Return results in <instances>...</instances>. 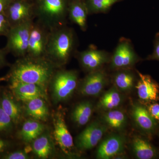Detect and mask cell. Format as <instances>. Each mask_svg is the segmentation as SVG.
<instances>
[{
	"instance_id": "8992f818",
	"label": "cell",
	"mask_w": 159,
	"mask_h": 159,
	"mask_svg": "<svg viewBox=\"0 0 159 159\" xmlns=\"http://www.w3.org/2000/svg\"><path fill=\"white\" fill-rule=\"evenodd\" d=\"M11 27L35 19L33 2L11 0L4 11Z\"/></svg>"
},
{
	"instance_id": "9c48e42d",
	"label": "cell",
	"mask_w": 159,
	"mask_h": 159,
	"mask_svg": "<svg viewBox=\"0 0 159 159\" xmlns=\"http://www.w3.org/2000/svg\"><path fill=\"white\" fill-rule=\"evenodd\" d=\"M107 129L105 125L100 122H92L77 137L76 146L81 150L93 148L101 140Z\"/></svg>"
},
{
	"instance_id": "603a6c76",
	"label": "cell",
	"mask_w": 159,
	"mask_h": 159,
	"mask_svg": "<svg viewBox=\"0 0 159 159\" xmlns=\"http://www.w3.org/2000/svg\"><path fill=\"white\" fill-rule=\"evenodd\" d=\"M93 107L89 101L80 102L75 107L72 113V119L77 125L83 126L89 121L93 115Z\"/></svg>"
},
{
	"instance_id": "52a82bcc",
	"label": "cell",
	"mask_w": 159,
	"mask_h": 159,
	"mask_svg": "<svg viewBox=\"0 0 159 159\" xmlns=\"http://www.w3.org/2000/svg\"><path fill=\"white\" fill-rule=\"evenodd\" d=\"M138 60L130 41L122 38L111 57V66L113 69H127L132 66Z\"/></svg>"
},
{
	"instance_id": "484cf974",
	"label": "cell",
	"mask_w": 159,
	"mask_h": 159,
	"mask_svg": "<svg viewBox=\"0 0 159 159\" xmlns=\"http://www.w3.org/2000/svg\"><path fill=\"white\" fill-rule=\"evenodd\" d=\"M89 15L106 13L116 3L123 0H85Z\"/></svg>"
},
{
	"instance_id": "277c9868",
	"label": "cell",
	"mask_w": 159,
	"mask_h": 159,
	"mask_svg": "<svg viewBox=\"0 0 159 159\" xmlns=\"http://www.w3.org/2000/svg\"><path fill=\"white\" fill-rule=\"evenodd\" d=\"M78 75L77 71L57 69L51 77L49 84L52 98L55 102L68 99L77 88Z\"/></svg>"
},
{
	"instance_id": "f546056e",
	"label": "cell",
	"mask_w": 159,
	"mask_h": 159,
	"mask_svg": "<svg viewBox=\"0 0 159 159\" xmlns=\"http://www.w3.org/2000/svg\"><path fill=\"white\" fill-rule=\"evenodd\" d=\"M11 27L4 12L0 13V36L6 37Z\"/></svg>"
},
{
	"instance_id": "6da1fadb",
	"label": "cell",
	"mask_w": 159,
	"mask_h": 159,
	"mask_svg": "<svg viewBox=\"0 0 159 159\" xmlns=\"http://www.w3.org/2000/svg\"><path fill=\"white\" fill-rule=\"evenodd\" d=\"M57 69L53 63L46 57L26 55L18 58L11 65L8 74L0 80L34 84L46 89Z\"/></svg>"
},
{
	"instance_id": "cb8c5ba5",
	"label": "cell",
	"mask_w": 159,
	"mask_h": 159,
	"mask_svg": "<svg viewBox=\"0 0 159 159\" xmlns=\"http://www.w3.org/2000/svg\"><path fill=\"white\" fill-rule=\"evenodd\" d=\"M116 88L111 89L99 100L98 107L105 110H111L118 107L122 102V97Z\"/></svg>"
},
{
	"instance_id": "5bb4252c",
	"label": "cell",
	"mask_w": 159,
	"mask_h": 159,
	"mask_svg": "<svg viewBox=\"0 0 159 159\" xmlns=\"http://www.w3.org/2000/svg\"><path fill=\"white\" fill-rule=\"evenodd\" d=\"M137 73L139 78L136 88L140 99L146 102L159 101L158 84L149 75Z\"/></svg>"
},
{
	"instance_id": "83f0119b",
	"label": "cell",
	"mask_w": 159,
	"mask_h": 159,
	"mask_svg": "<svg viewBox=\"0 0 159 159\" xmlns=\"http://www.w3.org/2000/svg\"><path fill=\"white\" fill-rule=\"evenodd\" d=\"M16 126L0 106V136L11 138Z\"/></svg>"
},
{
	"instance_id": "7a4b0ae2",
	"label": "cell",
	"mask_w": 159,
	"mask_h": 159,
	"mask_svg": "<svg viewBox=\"0 0 159 159\" xmlns=\"http://www.w3.org/2000/svg\"><path fill=\"white\" fill-rule=\"evenodd\" d=\"M77 38L74 29L67 25L50 31L45 57L60 68L76 51Z\"/></svg>"
},
{
	"instance_id": "ac0fdd59",
	"label": "cell",
	"mask_w": 159,
	"mask_h": 159,
	"mask_svg": "<svg viewBox=\"0 0 159 159\" xmlns=\"http://www.w3.org/2000/svg\"><path fill=\"white\" fill-rule=\"evenodd\" d=\"M132 115L137 125L144 132L148 134L154 132L157 126V122L145 106L140 104L134 106Z\"/></svg>"
},
{
	"instance_id": "e575fe53",
	"label": "cell",
	"mask_w": 159,
	"mask_h": 159,
	"mask_svg": "<svg viewBox=\"0 0 159 159\" xmlns=\"http://www.w3.org/2000/svg\"><path fill=\"white\" fill-rule=\"evenodd\" d=\"M11 0H0V13L4 12Z\"/></svg>"
},
{
	"instance_id": "4316f807",
	"label": "cell",
	"mask_w": 159,
	"mask_h": 159,
	"mask_svg": "<svg viewBox=\"0 0 159 159\" xmlns=\"http://www.w3.org/2000/svg\"><path fill=\"white\" fill-rule=\"evenodd\" d=\"M103 119L107 125L112 128L120 129L125 126L126 117L122 111L111 110L103 114Z\"/></svg>"
},
{
	"instance_id": "d4e9b609",
	"label": "cell",
	"mask_w": 159,
	"mask_h": 159,
	"mask_svg": "<svg viewBox=\"0 0 159 159\" xmlns=\"http://www.w3.org/2000/svg\"><path fill=\"white\" fill-rule=\"evenodd\" d=\"M135 78L131 71L124 69L118 71L114 77L116 87L120 90L125 92L129 90L133 87Z\"/></svg>"
},
{
	"instance_id": "d6a6232c",
	"label": "cell",
	"mask_w": 159,
	"mask_h": 159,
	"mask_svg": "<svg viewBox=\"0 0 159 159\" xmlns=\"http://www.w3.org/2000/svg\"><path fill=\"white\" fill-rule=\"evenodd\" d=\"M148 110L154 119L159 121V104L157 103H153L148 107Z\"/></svg>"
},
{
	"instance_id": "44dd1931",
	"label": "cell",
	"mask_w": 159,
	"mask_h": 159,
	"mask_svg": "<svg viewBox=\"0 0 159 159\" xmlns=\"http://www.w3.org/2000/svg\"><path fill=\"white\" fill-rule=\"evenodd\" d=\"M44 129L43 125L37 120L29 119L23 124L18 135L20 139L24 142H33L42 134Z\"/></svg>"
},
{
	"instance_id": "3957f363",
	"label": "cell",
	"mask_w": 159,
	"mask_h": 159,
	"mask_svg": "<svg viewBox=\"0 0 159 159\" xmlns=\"http://www.w3.org/2000/svg\"><path fill=\"white\" fill-rule=\"evenodd\" d=\"M70 0H33L36 21L49 31L67 25Z\"/></svg>"
},
{
	"instance_id": "30bf717a",
	"label": "cell",
	"mask_w": 159,
	"mask_h": 159,
	"mask_svg": "<svg viewBox=\"0 0 159 159\" xmlns=\"http://www.w3.org/2000/svg\"><path fill=\"white\" fill-rule=\"evenodd\" d=\"M77 57L83 68L89 73L99 70L111 60L109 54L93 47L77 53Z\"/></svg>"
},
{
	"instance_id": "8fae6325",
	"label": "cell",
	"mask_w": 159,
	"mask_h": 159,
	"mask_svg": "<svg viewBox=\"0 0 159 159\" xmlns=\"http://www.w3.org/2000/svg\"><path fill=\"white\" fill-rule=\"evenodd\" d=\"M107 80L105 72L100 69L90 72L80 83V92L84 96H98L105 87Z\"/></svg>"
},
{
	"instance_id": "ffe728a7",
	"label": "cell",
	"mask_w": 159,
	"mask_h": 159,
	"mask_svg": "<svg viewBox=\"0 0 159 159\" xmlns=\"http://www.w3.org/2000/svg\"><path fill=\"white\" fill-rule=\"evenodd\" d=\"M133 148L138 159H154L158 156V152L156 148L148 141L143 138L137 137L134 139Z\"/></svg>"
},
{
	"instance_id": "7402d4cb",
	"label": "cell",
	"mask_w": 159,
	"mask_h": 159,
	"mask_svg": "<svg viewBox=\"0 0 159 159\" xmlns=\"http://www.w3.org/2000/svg\"><path fill=\"white\" fill-rule=\"evenodd\" d=\"M32 150L35 155L41 159H47L52 154L53 144L50 137L47 134H41L34 139L32 143Z\"/></svg>"
},
{
	"instance_id": "d6986e66",
	"label": "cell",
	"mask_w": 159,
	"mask_h": 159,
	"mask_svg": "<svg viewBox=\"0 0 159 159\" xmlns=\"http://www.w3.org/2000/svg\"><path fill=\"white\" fill-rule=\"evenodd\" d=\"M25 102L26 113L34 120L45 121L49 116V111L43 98H34Z\"/></svg>"
},
{
	"instance_id": "5b68a950",
	"label": "cell",
	"mask_w": 159,
	"mask_h": 159,
	"mask_svg": "<svg viewBox=\"0 0 159 159\" xmlns=\"http://www.w3.org/2000/svg\"><path fill=\"white\" fill-rule=\"evenodd\" d=\"M34 20L11 27L6 36L7 42L4 49L8 54L20 58L27 54L29 36Z\"/></svg>"
},
{
	"instance_id": "e0dca14e",
	"label": "cell",
	"mask_w": 159,
	"mask_h": 159,
	"mask_svg": "<svg viewBox=\"0 0 159 159\" xmlns=\"http://www.w3.org/2000/svg\"><path fill=\"white\" fill-rule=\"evenodd\" d=\"M88 9L85 0H70L68 9V19L84 31L87 29Z\"/></svg>"
},
{
	"instance_id": "4dcf8cb0",
	"label": "cell",
	"mask_w": 159,
	"mask_h": 159,
	"mask_svg": "<svg viewBox=\"0 0 159 159\" xmlns=\"http://www.w3.org/2000/svg\"><path fill=\"white\" fill-rule=\"evenodd\" d=\"M1 159H29V156L24 151L13 150L12 149L4 154Z\"/></svg>"
},
{
	"instance_id": "2e32d148",
	"label": "cell",
	"mask_w": 159,
	"mask_h": 159,
	"mask_svg": "<svg viewBox=\"0 0 159 159\" xmlns=\"http://www.w3.org/2000/svg\"><path fill=\"white\" fill-rule=\"evenodd\" d=\"M54 138L56 142L63 151L68 153L74 147V142L63 116L60 113L54 116Z\"/></svg>"
},
{
	"instance_id": "7c38bea8",
	"label": "cell",
	"mask_w": 159,
	"mask_h": 159,
	"mask_svg": "<svg viewBox=\"0 0 159 159\" xmlns=\"http://www.w3.org/2000/svg\"><path fill=\"white\" fill-rule=\"evenodd\" d=\"M9 88L20 102H26L34 98L44 99L46 97V89L34 84L14 81L9 82Z\"/></svg>"
},
{
	"instance_id": "d590c367",
	"label": "cell",
	"mask_w": 159,
	"mask_h": 159,
	"mask_svg": "<svg viewBox=\"0 0 159 159\" xmlns=\"http://www.w3.org/2000/svg\"><path fill=\"white\" fill-rule=\"evenodd\" d=\"M28 1H30V2H33V0H28Z\"/></svg>"
},
{
	"instance_id": "1f68e13d",
	"label": "cell",
	"mask_w": 159,
	"mask_h": 159,
	"mask_svg": "<svg viewBox=\"0 0 159 159\" xmlns=\"http://www.w3.org/2000/svg\"><path fill=\"white\" fill-rule=\"evenodd\" d=\"M147 59L159 61V32L156 34L154 41L153 53L147 57Z\"/></svg>"
},
{
	"instance_id": "ba28073f",
	"label": "cell",
	"mask_w": 159,
	"mask_h": 159,
	"mask_svg": "<svg viewBox=\"0 0 159 159\" xmlns=\"http://www.w3.org/2000/svg\"><path fill=\"white\" fill-rule=\"evenodd\" d=\"M49 33L48 29L34 21L30 31L26 55L33 57H45Z\"/></svg>"
},
{
	"instance_id": "f1b7e54d",
	"label": "cell",
	"mask_w": 159,
	"mask_h": 159,
	"mask_svg": "<svg viewBox=\"0 0 159 159\" xmlns=\"http://www.w3.org/2000/svg\"><path fill=\"white\" fill-rule=\"evenodd\" d=\"M14 142L11 138L0 136V159L4 154L13 149Z\"/></svg>"
},
{
	"instance_id": "9a60e30c",
	"label": "cell",
	"mask_w": 159,
	"mask_h": 159,
	"mask_svg": "<svg viewBox=\"0 0 159 159\" xmlns=\"http://www.w3.org/2000/svg\"><path fill=\"white\" fill-rule=\"evenodd\" d=\"M125 139L120 135H112L104 139L97 151V158L109 159L122 153L125 148Z\"/></svg>"
},
{
	"instance_id": "836d02e7",
	"label": "cell",
	"mask_w": 159,
	"mask_h": 159,
	"mask_svg": "<svg viewBox=\"0 0 159 159\" xmlns=\"http://www.w3.org/2000/svg\"><path fill=\"white\" fill-rule=\"evenodd\" d=\"M7 54L5 49H0V69L9 65L6 58Z\"/></svg>"
},
{
	"instance_id": "4fadbf2b",
	"label": "cell",
	"mask_w": 159,
	"mask_h": 159,
	"mask_svg": "<svg viewBox=\"0 0 159 159\" xmlns=\"http://www.w3.org/2000/svg\"><path fill=\"white\" fill-rule=\"evenodd\" d=\"M0 106L9 115L16 126L22 119L23 110L20 101L15 97L10 89H0Z\"/></svg>"
}]
</instances>
